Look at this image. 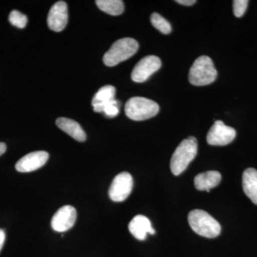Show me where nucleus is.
<instances>
[{
  "label": "nucleus",
  "mask_w": 257,
  "mask_h": 257,
  "mask_svg": "<svg viewBox=\"0 0 257 257\" xmlns=\"http://www.w3.org/2000/svg\"><path fill=\"white\" fill-rule=\"evenodd\" d=\"M197 140L194 137H189L179 144L171 159L170 168L174 175L178 176L185 171L197 156Z\"/></svg>",
  "instance_id": "1"
},
{
  "label": "nucleus",
  "mask_w": 257,
  "mask_h": 257,
  "mask_svg": "<svg viewBox=\"0 0 257 257\" xmlns=\"http://www.w3.org/2000/svg\"><path fill=\"white\" fill-rule=\"evenodd\" d=\"M96 5L101 11L113 16L122 14L124 10V3L121 0H97Z\"/></svg>",
  "instance_id": "17"
},
{
  "label": "nucleus",
  "mask_w": 257,
  "mask_h": 257,
  "mask_svg": "<svg viewBox=\"0 0 257 257\" xmlns=\"http://www.w3.org/2000/svg\"><path fill=\"white\" fill-rule=\"evenodd\" d=\"M242 187L245 194L257 205V170L253 168L245 170L242 175Z\"/></svg>",
  "instance_id": "16"
},
{
  "label": "nucleus",
  "mask_w": 257,
  "mask_h": 257,
  "mask_svg": "<svg viewBox=\"0 0 257 257\" xmlns=\"http://www.w3.org/2000/svg\"><path fill=\"white\" fill-rule=\"evenodd\" d=\"M9 21L13 26L23 29L25 28L28 24V18L26 15L20 13L18 10H13L10 13Z\"/></svg>",
  "instance_id": "19"
},
{
  "label": "nucleus",
  "mask_w": 257,
  "mask_h": 257,
  "mask_svg": "<svg viewBox=\"0 0 257 257\" xmlns=\"http://www.w3.org/2000/svg\"><path fill=\"white\" fill-rule=\"evenodd\" d=\"M115 87L106 85L100 88L93 97L92 104L95 112H103L104 107L115 99Z\"/></svg>",
  "instance_id": "14"
},
{
  "label": "nucleus",
  "mask_w": 257,
  "mask_h": 257,
  "mask_svg": "<svg viewBox=\"0 0 257 257\" xmlns=\"http://www.w3.org/2000/svg\"><path fill=\"white\" fill-rule=\"evenodd\" d=\"M133 179L128 172H124L114 177L109 190V196L115 202H124L131 194Z\"/></svg>",
  "instance_id": "6"
},
{
  "label": "nucleus",
  "mask_w": 257,
  "mask_h": 257,
  "mask_svg": "<svg viewBox=\"0 0 257 257\" xmlns=\"http://www.w3.org/2000/svg\"><path fill=\"white\" fill-rule=\"evenodd\" d=\"M189 224L193 231L206 238H215L221 233V225L205 211L194 209L189 212Z\"/></svg>",
  "instance_id": "2"
},
{
  "label": "nucleus",
  "mask_w": 257,
  "mask_h": 257,
  "mask_svg": "<svg viewBox=\"0 0 257 257\" xmlns=\"http://www.w3.org/2000/svg\"><path fill=\"white\" fill-rule=\"evenodd\" d=\"M6 145L3 143H0V156H2L6 152Z\"/></svg>",
  "instance_id": "24"
},
{
  "label": "nucleus",
  "mask_w": 257,
  "mask_h": 257,
  "mask_svg": "<svg viewBox=\"0 0 257 257\" xmlns=\"http://www.w3.org/2000/svg\"><path fill=\"white\" fill-rule=\"evenodd\" d=\"M128 230L130 233L139 240L146 239L147 234H155V230L152 228L151 222L147 216L137 215L128 224Z\"/></svg>",
  "instance_id": "12"
},
{
  "label": "nucleus",
  "mask_w": 257,
  "mask_h": 257,
  "mask_svg": "<svg viewBox=\"0 0 257 257\" xmlns=\"http://www.w3.org/2000/svg\"><path fill=\"white\" fill-rule=\"evenodd\" d=\"M49 154L45 151L31 152L25 157H22L17 162L15 168L20 172L27 173L38 170L47 163Z\"/></svg>",
  "instance_id": "11"
},
{
  "label": "nucleus",
  "mask_w": 257,
  "mask_h": 257,
  "mask_svg": "<svg viewBox=\"0 0 257 257\" xmlns=\"http://www.w3.org/2000/svg\"><path fill=\"white\" fill-rule=\"evenodd\" d=\"M68 23V9L63 1L57 2L51 8L47 17V24L50 30L61 32Z\"/></svg>",
  "instance_id": "10"
},
{
  "label": "nucleus",
  "mask_w": 257,
  "mask_h": 257,
  "mask_svg": "<svg viewBox=\"0 0 257 257\" xmlns=\"http://www.w3.org/2000/svg\"><path fill=\"white\" fill-rule=\"evenodd\" d=\"M236 135L234 128L226 126L222 121L218 120L207 134V143L212 146H225L234 140Z\"/></svg>",
  "instance_id": "7"
},
{
  "label": "nucleus",
  "mask_w": 257,
  "mask_h": 257,
  "mask_svg": "<svg viewBox=\"0 0 257 257\" xmlns=\"http://www.w3.org/2000/svg\"><path fill=\"white\" fill-rule=\"evenodd\" d=\"M151 23L154 28H156L162 34L167 35L172 32V26L170 23L160 14L153 13L151 16Z\"/></svg>",
  "instance_id": "18"
},
{
  "label": "nucleus",
  "mask_w": 257,
  "mask_h": 257,
  "mask_svg": "<svg viewBox=\"0 0 257 257\" xmlns=\"http://www.w3.org/2000/svg\"><path fill=\"white\" fill-rule=\"evenodd\" d=\"M161 65L162 62L158 57L155 55L147 56L135 66L132 72V79L135 82H145L152 74L160 69Z\"/></svg>",
  "instance_id": "8"
},
{
  "label": "nucleus",
  "mask_w": 257,
  "mask_h": 257,
  "mask_svg": "<svg viewBox=\"0 0 257 257\" xmlns=\"http://www.w3.org/2000/svg\"><path fill=\"white\" fill-rule=\"evenodd\" d=\"M119 105L120 103L119 101L114 99V100L111 101L110 103H109V104L104 107L103 113H104L106 116H108V117H115V116L119 114Z\"/></svg>",
  "instance_id": "21"
},
{
  "label": "nucleus",
  "mask_w": 257,
  "mask_h": 257,
  "mask_svg": "<svg viewBox=\"0 0 257 257\" xmlns=\"http://www.w3.org/2000/svg\"><path fill=\"white\" fill-rule=\"evenodd\" d=\"M160 111L158 104L151 99L135 96L125 104V114L135 121H143L156 116Z\"/></svg>",
  "instance_id": "5"
},
{
  "label": "nucleus",
  "mask_w": 257,
  "mask_h": 257,
  "mask_svg": "<svg viewBox=\"0 0 257 257\" xmlns=\"http://www.w3.org/2000/svg\"><path fill=\"white\" fill-rule=\"evenodd\" d=\"M221 180V175L216 171H208L196 176L194 178V186L199 191H207L219 185Z\"/></svg>",
  "instance_id": "13"
},
{
  "label": "nucleus",
  "mask_w": 257,
  "mask_h": 257,
  "mask_svg": "<svg viewBox=\"0 0 257 257\" xmlns=\"http://www.w3.org/2000/svg\"><path fill=\"white\" fill-rule=\"evenodd\" d=\"M248 3L247 0H235L233 2V10L236 18H241L244 15L247 9Z\"/></svg>",
  "instance_id": "20"
},
{
  "label": "nucleus",
  "mask_w": 257,
  "mask_h": 257,
  "mask_svg": "<svg viewBox=\"0 0 257 257\" xmlns=\"http://www.w3.org/2000/svg\"><path fill=\"white\" fill-rule=\"evenodd\" d=\"M77 219V211L69 205L61 207L51 221L52 229L57 232L68 231L74 226Z\"/></svg>",
  "instance_id": "9"
},
{
  "label": "nucleus",
  "mask_w": 257,
  "mask_h": 257,
  "mask_svg": "<svg viewBox=\"0 0 257 257\" xmlns=\"http://www.w3.org/2000/svg\"><path fill=\"white\" fill-rule=\"evenodd\" d=\"M139 48L138 42L133 38H122L115 42L103 57V61L108 67H114L120 62L133 57Z\"/></svg>",
  "instance_id": "4"
},
{
  "label": "nucleus",
  "mask_w": 257,
  "mask_h": 257,
  "mask_svg": "<svg viewBox=\"0 0 257 257\" xmlns=\"http://www.w3.org/2000/svg\"><path fill=\"white\" fill-rule=\"evenodd\" d=\"M217 71L213 61L208 56H201L194 61L189 73V80L194 86L208 85L214 82Z\"/></svg>",
  "instance_id": "3"
},
{
  "label": "nucleus",
  "mask_w": 257,
  "mask_h": 257,
  "mask_svg": "<svg viewBox=\"0 0 257 257\" xmlns=\"http://www.w3.org/2000/svg\"><path fill=\"white\" fill-rule=\"evenodd\" d=\"M5 241V232L4 230L0 229V251L4 246Z\"/></svg>",
  "instance_id": "23"
},
{
  "label": "nucleus",
  "mask_w": 257,
  "mask_h": 257,
  "mask_svg": "<svg viewBox=\"0 0 257 257\" xmlns=\"http://www.w3.org/2000/svg\"><path fill=\"white\" fill-rule=\"evenodd\" d=\"M56 124L61 130L77 141L84 142L87 139L86 133H84L82 126L74 120L68 118L60 117L56 121Z\"/></svg>",
  "instance_id": "15"
},
{
  "label": "nucleus",
  "mask_w": 257,
  "mask_h": 257,
  "mask_svg": "<svg viewBox=\"0 0 257 257\" xmlns=\"http://www.w3.org/2000/svg\"><path fill=\"white\" fill-rule=\"evenodd\" d=\"M176 3L184 5V6H191V5L195 4L197 1L195 0H177Z\"/></svg>",
  "instance_id": "22"
}]
</instances>
